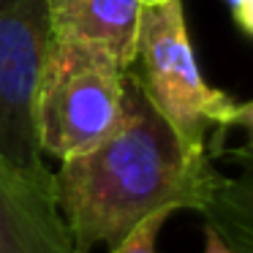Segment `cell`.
Returning <instances> with one entry per match:
<instances>
[{"label": "cell", "mask_w": 253, "mask_h": 253, "mask_svg": "<svg viewBox=\"0 0 253 253\" xmlns=\"http://www.w3.org/2000/svg\"><path fill=\"white\" fill-rule=\"evenodd\" d=\"M52 36L98 49L131 71L144 6L139 0H46Z\"/></svg>", "instance_id": "cell-6"}, {"label": "cell", "mask_w": 253, "mask_h": 253, "mask_svg": "<svg viewBox=\"0 0 253 253\" xmlns=\"http://www.w3.org/2000/svg\"><path fill=\"white\" fill-rule=\"evenodd\" d=\"M231 17L242 33L253 36V0H229Z\"/></svg>", "instance_id": "cell-9"}, {"label": "cell", "mask_w": 253, "mask_h": 253, "mask_svg": "<svg viewBox=\"0 0 253 253\" xmlns=\"http://www.w3.org/2000/svg\"><path fill=\"white\" fill-rule=\"evenodd\" d=\"M128 74L182 144L196 153H207L212 128L234 126L237 104L212 87L199 68L182 0L142 11L136 60Z\"/></svg>", "instance_id": "cell-2"}, {"label": "cell", "mask_w": 253, "mask_h": 253, "mask_svg": "<svg viewBox=\"0 0 253 253\" xmlns=\"http://www.w3.org/2000/svg\"><path fill=\"white\" fill-rule=\"evenodd\" d=\"M234 126H240L242 131L248 133V147H253V101L237 104V112H234Z\"/></svg>", "instance_id": "cell-10"}, {"label": "cell", "mask_w": 253, "mask_h": 253, "mask_svg": "<svg viewBox=\"0 0 253 253\" xmlns=\"http://www.w3.org/2000/svg\"><path fill=\"white\" fill-rule=\"evenodd\" d=\"M144 8H153V6H166V3H174V0H139Z\"/></svg>", "instance_id": "cell-12"}, {"label": "cell", "mask_w": 253, "mask_h": 253, "mask_svg": "<svg viewBox=\"0 0 253 253\" xmlns=\"http://www.w3.org/2000/svg\"><path fill=\"white\" fill-rule=\"evenodd\" d=\"M128 71L109 55L52 36L36 101L41 153L57 161L106 139L120 123Z\"/></svg>", "instance_id": "cell-3"}, {"label": "cell", "mask_w": 253, "mask_h": 253, "mask_svg": "<svg viewBox=\"0 0 253 253\" xmlns=\"http://www.w3.org/2000/svg\"><path fill=\"white\" fill-rule=\"evenodd\" d=\"M204 253H231L229 248H226V242L220 240L210 226H204Z\"/></svg>", "instance_id": "cell-11"}, {"label": "cell", "mask_w": 253, "mask_h": 253, "mask_svg": "<svg viewBox=\"0 0 253 253\" xmlns=\"http://www.w3.org/2000/svg\"><path fill=\"white\" fill-rule=\"evenodd\" d=\"M234 171L218 174L207 207L204 226L226 242L231 253H253V147H240L231 155Z\"/></svg>", "instance_id": "cell-7"}, {"label": "cell", "mask_w": 253, "mask_h": 253, "mask_svg": "<svg viewBox=\"0 0 253 253\" xmlns=\"http://www.w3.org/2000/svg\"><path fill=\"white\" fill-rule=\"evenodd\" d=\"M52 44L46 0H0V158L55 188L36 131V101Z\"/></svg>", "instance_id": "cell-4"}, {"label": "cell", "mask_w": 253, "mask_h": 253, "mask_svg": "<svg viewBox=\"0 0 253 253\" xmlns=\"http://www.w3.org/2000/svg\"><path fill=\"white\" fill-rule=\"evenodd\" d=\"M220 169L185 147L128 74L115 131L60 161L55 199L79 253L115 248L155 212L207 207Z\"/></svg>", "instance_id": "cell-1"}, {"label": "cell", "mask_w": 253, "mask_h": 253, "mask_svg": "<svg viewBox=\"0 0 253 253\" xmlns=\"http://www.w3.org/2000/svg\"><path fill=\"white\" fill-rule=\"evenodd\" d=\"M0 253H79L46 188L0 158Z\"/></svg>", "instance_id": "cell-5"}, {"label": "cell", "mask_w": 253, "mask_h": 253, "mask_svg": "<svg viewBox=\"0 0 253 253\" xmlns=\"http://www.w3.org/2000/svg\"><path fill=\"white\" fill-rule=\"evenodd\" d=\"M166 218H169V212L150 215L147 220H142V223H139L120 245L112 248L109 253H158V248H155L158 245V231H161V226L166 223Z\"/></svg>", "instance_id": "cell-8"}]
</instances>
